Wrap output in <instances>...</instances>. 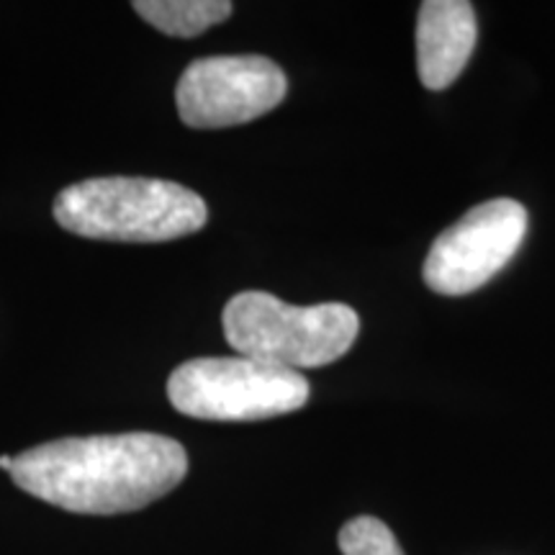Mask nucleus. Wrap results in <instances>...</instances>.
<instances>
[{
	"instance_id": "obj_1",
	"label": "nucleus",
	"mask_w": 555,
	"mask_h": 555,
	"mask_svg": "<svg viewBox=\"0 0 555 555\" xmlns=\"http://www.w3.org/2000/svg\"><path fill=\"white\" fill-rule=\"evenodd\" d=\"M189 474V453L155 433L62 437L13 457L26 494L75 515H127L170 494Z\"/></svg>"
},
{
	"instance_id": "obj_2",
	"label": "nucleus",
	"mask_w": 555,
	"mask_h": 555,
	"mask_svg": "<svg viewBox=\"0 0 555 555\" xmlns=\"http://www.w3.org/2000/svg\"><path fill=\"white\" fill-rule=\"evenodd\" d=\"M54 219L86 240L170 242L206 227L208 206L196 191L159 178H90L60 191Z\"/></svg>"
},
{
	"instance_id": "obj_3",
	"label": "nucleus",
	"mask_w": 555,
	"mask_h": 555,
	"mask_svg": "<svg viewBox=\"0 0 555 555\" xmlns=\"http://www.w3.org/2000/svg\"><path fill=\"white\" fill-rule=\"evenodd\" d=\"M221 327L240 356L301 373L343 358L356 345L360 319L347 304L294 307L266 291H245L229 298Z\"/></svg>"
},
{
	"instance_id": "obj_4",
	"label": "nucleus",
	"mask_w": 555,
	"mask_h": 555,
	"mask_svg": "<svg viewBox=\"0 0 555 555\" xmlns=\"http://www.w3.org/2000/svg\"><path fill=\"white\" fill-rule=\"evenodd\" d=\"M309 380L298 371L245 356L196 358L178 365L168 399L180 414L206 422H258L307 406Z\"/></svg>"
},
{
	"instance_id": "obj_5",
	"label": "nucleus",
	"mask_w": 555,
	"mask_h": 555,
	"mask_svg": "<svg viewBox=\"0 0 555 555\" xmlns=\"http://www.w3.org/2000/svg\"><path fill=\"white\" fill-rule=\"evenodd\" d=\"M288 93L286 73L260 54L193 60L176 88L178 116L191 129H227L278 108Z\"/></svg>"
},
{
	"instance_id": "obj_6",
	"label": "nucleus",
	"mask_w": 555,
	"mask_h": 555,
	"mask_svg": "<svg viewBox=\"0 0 555 555\" xmlns=\"http://www.w3.org/2000/svg\"><path fill=\"white\" fill-rule=\"evenodd\" d=\"M527 234V208L494 198L470 208L435 240L425 260V283L440 296L474 294L509 266Z\"/></svg>"
},
{
	"instance_id": "obj_7",
	"label": "nucleus",
	"mask_w": 555,
	"mask_h": 555,
	"mask_svg": "<svg viewBox=\"0 0 555 555\" xmlns=\"http://www.w3.org/2000/svg\"><path fill=\"white\" fill-rule=\"evenodd\" d=\"M478 41L476 9L466 0H425L416 16V73L427 90L461 78Z\"/></svg>"
},
{
	"instance_id": "obj_8",
	"label": "nucleus",
	"mask_w": 555,
	"mask_h": 555,
	"mask_svg": "<svg viewBox=\"0 0 555 555\" xmlns=\"http://www.w3.org/2000/svg\"><path fill=\"white\" fill-rule=\"evenodd\" d=\"M131 9L168 37L193 39L232 16L234 5L229 0H137Z\"/></svg>"
},
{
	"instance_id": "obj_9",
	"label": "nucleus",
	"mask_w": 555,
	"mask_h": 555,
	"mask_svg": "<svg viewBox=\"0 0 555 555\" xmlns=\"http://www.w3.org/2000/svg\"><path fill=\"white\" fill-rule=\"evenodd\" d=\"M337 543L343 555H404L391 527L367 515L345 522Z\"/></svg>"
},
{
	"instance_id": "obj_10",
	"label": "nucleus",
	"mask_w": 555,
	"mask_h": 555,
	"mask_svg": "<svg viewBox=\"0 0 555 555\" xmlns=\"http://www.w3.org/2000/svg\"><path fill=\"white\" fill-rule=\"evenodd\" d=\"M0 468L9 470V474H11V468H13V457H11V455H0Z\"/></svg>"
}]
</instances>
